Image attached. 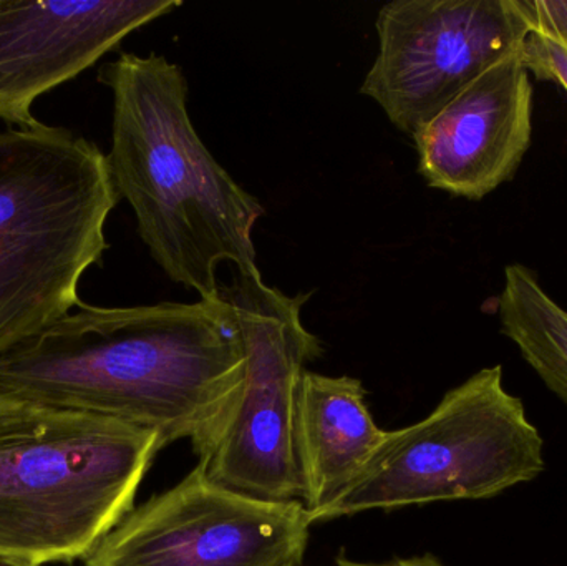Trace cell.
<instances>
[{
	"instance_id": "1",
	"label": "cell",
	"mask_w": 567,
	"mask_h": 566,
	"mask_svg": "<svg viewBox=\"0 0 567 566\" xmlns=\"http://www.w3.org/2000/svg\"><path fill=\"white\" fill-rule=\"evenodd\" d=\"M248 358L229 306L82 305L0 358V392L156 432L163 449L213 434L245 385Z\"/></svg>"
},
{
	"instance_id": "2",
	"label": "cell",
	"mask_w": 567,
	"mask_h": 566,
	"mask_svg": "<svg viewBox=\"0 0 567 566\" xmlns=\"http://www.w3.org/2000/svg\"><path fill=\"white\" fill-rule=\"evenodd\" d=\"M99 80L113 99L110 172L156 265L206 301L219 298L223 263L261 276L252 231L265 208L199 138L182 66L122 53Z\"/></svg>"
},
{
	"instance_id": "3",
	"label": "cell",
	"mask_w": 567,
	"mask_h": 566,
	"mask_svg": "<svg viewBox=\"0 0 567 566\" xmlns=\"http://www.w3.org/2000/svg\"><path fill=\"white\" fill-rule=\"evenodd\" d=\"M156 432L0 392V555L89 558L135 508Z\"/></svg>"
},
{
	"instance_id": "4",
	"label": "cell",
	"mask_w": 567,
	"mask_h": 566,
	"mask_svg": "<svg viewBox=\"0 0 567 566\" xmlns=\"http://www.w3.org/2000/svg\"><path fill=\"white\" fill-rule=\"evenodd\" d=\"M118 202L90 140L43 123L0 133V358L83 305Z\"/></svg>"
},
{
	"instance_id": "5",
	"label": "cell",
	"mask_w": 567,
	"mask_h": 566,
	"mask_svg": "<svg viewBox=\"0 0 567 566\" xmlns=\"http://www.w3.org/2000/svg\"><path fill=\"white\" fill-rule=\"evenodd\" d=\"M545 441L493 366L446 392L423 421L389 432L316 522L433 502L483 501L545 472Z\"/></svg>"
},
{
	"instance_id": "6",
	"label": "cell",
	"mask_w": 567,
	"mask_h": 566,
	"mask_svg": "<svg viewBox=\"0 0 567 566\" xmlns=\"http://www.w3.org/2000/svg\"><path fill=\"white\" fill-rule=\"evenodd\" d=\"M245 342V385L228 414L196 449L198 467L219 487L266 502L302 498L296 414L306 366L322 354L302 322L310 295L287 296L262 276L219 288Z\"/></svg>"
},
{
	"instance_id": "7",
	"label": "cell",
	"mask_w": 567,
	"mask_h": 566,
	"mask_svg": "<svg viewBox=\"0 0 567 566\" xmlns=\"http://www.w3.org/2000/svg\"><path fill=\"white\" fill-rule=\"evenodd\" d=\"M375 29L379 52L360 93L409 136L532 32L519 0H395Z\"/></svg>"
},
{
	"instance_id": "8",
	"label": "cell",
	"mask_w": 567,
	"mask_h": 566,
	"mask_svg": "<svg viewBox=\"0 0 567 566\" xmlns=\"http://www.w3.org/2000/svg\"><path fill=\"white\" fill-rule=\"evenodd\" d=\"M302 502H266L213 484L196 465L133 508L85 566H300L310 538Z\"/></svg>"
},
{
	"instance_id": "9",
	"label": "cell",
	"mask_w": 567,
	"mask_h": 566,
	"mask_svg": "<svg viewBox=\"0 0 567 566\" xmlns=\"http://www.w3.org/2000/svg\"><path fill=\"white\" fill-rule=\"evenodd\" d=\"M179 0H0V120L39 125L33 103L79 76Z\"/></svg>"
},
{
	"instance_id": "10",
	"label": "cell",
	"mask_w": 567,
	"mask_h": 566,
	"mask_svg": "<svg viewBox=\"0 0 567 566\" xmlns=\"http://www.w3.org/2000/svg\"><path fill=\"white\" fill-rule=\"evenodd\" d=\"M533 136V85L519 52L499 60L415 135L430 188L482 199L518 172Z\"/></svg>"
},
{
	"instance_id": "11",
	"label": "cell",
	"mask_w": 567,
	"mask_h": 566,
	"mask_svg": "<svg viewBox=\"0 0 567 566\" xmlns=\"http://www.w3.org/2000/svg\"><path fill=\"white\" fill-rule=\"evenodd\" d=\"M359 379L306 371L296 414V449L302 502L317 515L337 501L372 461L389 431L373 421Z\"/></svg>"
},
{
	"instance_id": "12",
	"label": "cell",
	"mask_w": 567,
	"mask_h": 566,
	"mask_svg": "<svg viewBox=\"0 0 567 566\" xmlns=\"http://www.w3.org/2000/svg\"><path fill=\"white\" fill-rule=\"evenodd\" d=\"M502 332L567 408V311L526 266L512 265L496 299Z\"/></svg>"
},
{
	"instance_id": "13",
	"label": "cell",
	"mask_w": 567,
	"mask_h": 566,
	"mask_svg": "<svg viewBox=\"0 0 567 566\" xmlns=\"http://www.w3.org/2000/svg\"><path fill=\"white\" fill-rule=\"evenodd\" d=\"M519 56L536 79L559 83L567 92V47L563 43L532 30L523 42Z\"/></svg>"
},
{
	"instance_id": "14",
	"label": "cell",
	"mask_w": 567,
	"mask_h": 566,
	"mask_svg": "<svg viewBox=\"0 0 567 566\" xmlns=\"http://www.w3.org/2000/svg\"><path fill=\"white\" fill-rule=\"evenodd\" d=\"M529 25L567 47V0H519Z\"/></svg>"
},
{
	"instance_id": "15",
	"label": "cell",
	"mask_w": 567,
	"mask_h": 566,
	"mask_svg": "<svg viewBox=\"0 0 567 566\" xmlns=\"http://www.w3.org/2000/svg\"><path fill=\"white\" fill-rule=\"evenodd\" d=\"M336 566H446L443 565L439 558L433 557V555L425 554L420 555V557H410V558H393V560L389 562H380V564H363V562L350 560V558L343 557L340 555L336 560Z\"/></svg>"
},
{
	"instance_id": "16",
	"label": "cell",
	"mask_w": 567,
	"mask_h": 566,
	"mask_svg": "<svg viewBox=\"0 0 567 566\" xmlns=\"http://www.w3.org/2000/svg\"><path fill=\"white\" fill-rule=\"evenodd\" d=\"M0 566H39V565L27 564V562H20V560H16V558L2 557V555H0Z\"/></svg>"
}]
</instances>
